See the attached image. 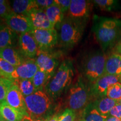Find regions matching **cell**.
Here are the masks:
<instances>
[{
  "label": "cell",
  "instance_id": "cell-1",
  "mask_svg": "<svg viewBox=\"0 0 121 121\" xmlns=\"http://www.w3.org/2000/svg\"><path fill=\"white\" fill-rule=\"evenodd\" d=\"M93 31L102 51L105 52L121 42V20L95 15Z\"/></svg>",
  "mask_w": 121,
  "mask_h": 121
},
{
  "label": "cell",
  "instance_id": "cell-2",
  "mask_svg": "<svg viewBox=\"0 0 121 121\" xmlns=\"http://www.w3.org/2000/svg\"><path fill=\"white\" fill-rule=\"evenodd\" d=\"M74 76L72 61L65 60L61 63L57 72L45 87V92L49 97L57 98L71 84Z\"/></svg>",
  "mask_w": 121,
  "mask_h": 121
},
{
  "label": "cell",
  "instance_id": "cell-3",
  "mask_svg": "<svg viewBox=\"0 0 121 121\" xmlns=\"http://www.w3.org/2000/svg\"><path fill=\"white\" fill-rule=\"evenodd\" d=\"M107 56L100 50L93 51L85 56L81 63V71L90 85L102 77L105 73Z\"/></svg>",
  "mask_w": 121,
  "mask_h": 121
},
{
  "label": "cell",
  "instance_id": "cell-4",
  "mask_svg": "<svg viewBox=\"0 0 121 121\" xmlns=\"http://www.w3.org/2000/svg\"><path fill=\"white\" fill-rule=\"evenodd\" d=\"M92 98L90 86L87 85L80 76L69 89L67 100L68 108L75 112L84 110L89 105Z\"/></svg>",
  "mask_w": 121,
  "mask_h": 121
},
{
  "label": "cell",
  "instance_id": "cell-5",
  "mask_svg": "<svg viewBox=\"0 0 121 121\" xmlns=\"http://www.w3.org/2000/svg\"><path fill=\"white\" fill-rule=\"evenodd\" d=\"M85 25V22L69 17L64 18L60 28V45L66 49H70L78 44L82 38Z\"/></svg>",
  "mask_w": 121,
  "mask_h": 121
},
{
  "label": "cell",
  "instance_id": "cell-6",
  "mask_svg": "<svg viewBox=\"0 0 121 121\" xmlns=\"http://www.w3.org/2000/svg\"><path fill=\"white\" fill-rule=\"evenodd\" d=\"M25 98L27 112L33 119H42L52 107L49 96L43 90H38Z\"/></svg>",
  "mask_w": 121,
  "mask_h": 121
},
{
  "label": "cell",
  "instance_id": "cell-7",
  "mask_svg": "<svg viewBox=\"0 0 121 121\" xmlns=\"http://www.w3.org/2000/svg\"><path fill=\"white\" fill-rule=\"evenodd\" d=\"M37 42L39 51H48L58 42V34L54 29H36L31 32Z\"/></svg>",
  "mask_w": 121,
  "mask_h": 121
},
{
  "label": "cell",
  "instance_id": "cell-8",
  "mask_svg": "<svg viewBox=\"0 0 121 121\" xmlns=\"http://www.w3.org/2000/svg\"><path fill=\"white\" fill-rule=\"evenodd\" d=\"M92 9L91 1L86 0H71L68 11V16L71 19L86 22L90 16Z\"/></svg>",
  "mask_w": 121,
  "mask_h": 121
},
{
  "label": "cell",
  "instance_id": "cell-9",
  "mask_svg": "<svg viewBox=\"0 0 121 121\" xmlns=\"http://www.w3.org/2000/svg\"><path fill=\"white\" fill-rule=\"evenodd\" d=\"M7 26L16 34L31 33L34 30L31 21L28 16L11 13L4 19Z\"/></svg>",
  "mask_w": 121,
  "mask_h": 121
},
{
  "label": "cell",
  "instance_id": "cell-10",
  "mask_svg": "<svg viewBox=\"0 0 121 121\" xmlns=\"http://www.w3.org/2000/svg\"><path fill=\"white\" fill-rule=\"evenodd\" d=\"M18 46L20 53L26 58H34L37 57L39 51L37 42L31 33L19 35Z\"/></svg>",
  "mask_w": 121,
  "mask_h": 121
},
{
  "label": "cell",
  "instance_id": "cell-11",
  "mask_svg": "<svg viewBox=\"0 0 121 121\" xmlns=\"http://www.w3.org/2000/svg\"><path fill=\"white\" fill-rule=\"evenodd\" d=\"M6 103L24 116H29L27 112L25 98L16 85L13 84L9 89L6 97Z\"/></svg>",
  "mask_w": 121,
  "mask_h": 121
},
{
  "label": "cell",
  "instance_id": "cell-12",
  "mask_svg": "<svg viewBox=\"0 0 121 121\" xmlns=\"http://www.w3.org/2000/svg\"><path fill=\"white\" fill-rule=\"evenodd\" d=\"M120 77L104 74L102 77L90 85V90L93 97L102 98L105 96L108 87L115 83L120 82Z\"/></svg>",
  "mask_w": 121,
  "mask_h": 121
},
{
  "label": "cell",
  "instance_id": "cell-13",
  "mask_svg": "<svg viewBox=\"0 0 121 121\" xmlns=\"http://www.w3.org/2000/svg\"><path fill=\"white\" fill-rule=\"evenodd\" d=\"M35 59L27 58L20 65L15 68L12 73L11 78L14 80L16 79L31 80L35 74L38 71Z\"/></svg>",
  "mask_w": 121,
  "mask_h": 121
},
{
  "label": "cell",
  "instance_id": "cell-14",
  "mask_svg": "<svg viewBox=\"0 0 121 121\" xmlns=\"http://www.w3.org/2000/svg\"><path fill=\"white\" fill-rule=\"evenodd\" d=\"M35 62L39 70L53 76L58 62L52 54L48 51H39Z\"/></svg>",
  "mask_w": 121,
  "mask_h": 121
},
{
  "label": "cell",
  "instance_id": "cell-15",
  "mask_svg": "<svg viewBox=\"0 0 121 121\" xmlns=\"http://www.w3.org/2000/svg\"><path fill=\"white\" fill-rule=\"evenodd\" d=\"M34 29H54V26L50 22L45 11L40 9L33 10L28 15Z\"/></svg>",
  "mask_w": 121,
  "mask_h": 121
},
{
  "label": "cell",
  "instance_id": "cell-16",
  "mask_svg": "<svg viewBox=\"0 0 121 121\" xmlns=\"http://www.w3.org/2000/svg\"><path fill=\"white\" fill-rule=\"evenodd\" d=\"M109 75L121 77V54L116 51L107 56L105 65V73Z\"/></svg>",
  "mask_w": 121,
  "mask_h": 121
},
{
  "label": "cell",
  "instance_id": "cell-17",
  "mask_svg": "<svg viewBox=\"0 0 121 121\" xmlns=\"http://www.w3.org/2000/svg\"><path fill=\"white\" fill-rule=\"evenodd\" d=\"M11 4L13 13L26 16L33 10L39 9L35 0H14L11 1Z\"/></svg>",
  "mask_w": 121,
  "mask_h": 121
},
{
  "label": "cell",
  "instance_id": "cell-18",
  "mask_svg": "<svg viewBox=\"0 0 121 121\" xmlns=\"http://www.w3.org/2000/svg\"><path fill=\"white\" fill-rule=\"evenodd\" d=\"M0 57L15 67L20 65L24 60L22 54L13 47L0 49Z\"/></svg>",
  "mask_w": 121,
  "mask_h": 121
},
{
  "label": "cell",
  "instance_id": "cell-19",
  "mask_svg": "<svg viewBox=\"0 0 121 121\" xmlns=\"http://www.w3.org/2000/svg\"><path fill=\"white\" fill-rule=\"evenodd\" d=\"M1 117L6 121H22L24 116L22 113L9 106L6 103L0 104Z\"/></svg>",
  "mask_w": 121,
  "mask_h": 121
},
{
  "label": "cell",
  "instance_id": "cell-20",
  "mask_svg": "<svg viewBox=\"0 0 121 121\" xmlns=\"http://www.w3.org/2000/svg\"><path fill=\"white\" fill-rule=\"evenodd\" d=\"M17 34L7 26L0 30V49L13 47L16 41Z\"/></svg>",
  "mask_w": 121,
  "mask_h": 121
},
{
  "label": "cell",
  "instance_id": "cell-21",
  "mask_svg": "<svg viewBox=\"0 0 121 121\" xmlns=\"http://www.w3.org/2000/svg\"><path fill=\"white\" fill-rule=\"evenodd\" d=\"M118 102V101L116 100L110 99L107 96H104L96 100L93 105L101 114L108 116L110 110L112 109Z\"/></svg>",
  "mask_w": 121,
  "mask_h": 121
},
{
  "label": "cell",
  "instance_id": "cell-22",
  "mask_svg": "<svg viewBox=\"0 0 121 121\" xmlns=\"http://www.w3.org/2000/svg\"><path fill=\"white\" fill-rule=\"evenodd\" d=\"M44 11L50 22L54 26L56 25H60L64 19V13L56 4L46 9Z\"/></svg>",
  "mask_w": 121,
  "mask_h": 121
},
{
  "label": "cell",
  "instance_id": "cell-23",
  "mask_svg": "<svg viewBox=\"0 0 121 121\" xmlns=\"http://www.w3.org/2000/svg\"><path fill=\"white\" fill-rule=\"evenodd\" d=\"M52 77L53 75L38 69L31 80L34 87L37 90H43Z\"/></svg>",
  "mask_w": 121,
  "mask_h": 121
},
{
  "label": "cell",
  "instance_id": "cell-24",
  "mask_svg": "<svg viewBox=\"0 0 121 121\" xmlns=\"http://www.w3.org/2000/svg\"><path fill=\"white\" fill-rule=\"evenodd\" d=\"M13 84L17 86L24 97L33 94L38 91L34 87L32 80L27 79H16L13 80Z\"/></svg>",
  "mask_w": 121,
  "mask_h": 121
},
{
  "label": "cell",
  "instance_id": "cell-25",
  "mask_svg": "<svg viewBox=\"0 0 121 121\" xmlns=\"http://www.w3.org/2000/svg\"><path fill=\"white\" fill-rule=\"evenodd\" d=\"M108 116L101 114L93 104H89L84 109V121H106Z\"/></svg>",
  "mask_w": 121,
  "mask_h": 121
},
{
  "label": "cell",
  "instance_id": "cell-26",
  "mask_svg": "<svg viewBox=\"0 0 121 121\" xmlns=\"http://www.w3.org/2000/svg\"><path fill=\"white\" fill-rule=\"evenodd\" d=\"M93 2L102 11L112 12L121 9L120 2L116 0H94Z\"/></svg>",
  "mask_w": 121,
  "mask_h": 121
},
{
  "label": "cell",
  "instance_id": "cell-27",
  "mask_svg": "<svg viewBox=\"0 0 121 121\" xmlns=\"http://www.w3.org/2000/svg\"><path fill=\"white\" fill-rule=\"evenodd\" d=\"M15 68L6 60L0 57V76L2 78L11 80V75L15 71Z\"/></svg>",
  "mask_w": 121,
  "mask_h": 121
},
{
  "label": "cell",
  "instance_id": "cell-28",
  "mask_svg": "<svg viewBox=\"0 0 121 121\" xmlns=\"http://www.w3.org/2000/svg\"><path fill=\"white\" fill-rule=\"evenodd\" d=\"M105 96L119 101L121 99V82H117L108 87Z\"/></svg>",
  "mask_w": 121,
  "mask_h": 121
},
{
  "label": "cell",
  "instance_id": "cell-29",
  "mask_svg": "<svg viewBox=\"0 0 121 121\" xmlns=\"http://www.w3.org/2000/svg\"><path fill=\"white\" fill-rule=\"evenodd\" d=\"M13 84V80L2 78L0 81V104L6 102V97L9 89Z\"/></svg>",
  "mask_w": 121,
  "mask_h": 121
},
{
  "label": "cell",
  "instance_id": "cell-30",
  "mask_svg": "<svg viewBox=\"0 0 121 121\" xmlns=\"http://www.w3.org/2000/svg\"><path fill=\"white\" fill-rule=\"evenodd\" d=\"M76 112L69 108H67L59 117V121H75Z\"/></svg>",
  "mask_w": 121,
  "mask_h": 121
},
{
  "label": "cell",
  "instance_id": "cell-31",
  "mask_svg": "<svg viewBox=\"0 0 121 121\" xmlns=\"http://www.w3.org/2000/svg\"><path fill=\"white\" fill-rule=\"evenodd\" d=\"M10 2H7L4 4H0V17L4 19L7 16L13 13Z\"/></svg>",
  "mask_w": 121,
  "mask_h": 121
},
{
  "label": "cell",
  "instance_id": "cell-32",
  "mask_svg": "<svg viewBox=\"0 0 121 121\" xmlns=\"http://www.w3.org/2000/svg\"><path fill=\"white\" fill-rule=\"evenodd\" d=\"M71 0H54V4L58 5L63 13L69 11Z\"/></svg>",
  "mask_w": 121,
  "mask_h": 121
},
{
  "label": "cell",
  "instance_id": "cell-33",
  "mask_svg": "<svg viewBox=\"0 0 121 121\" xmlns=\"http://www.w3.org/2000/svg\"><path fill=\"white\" fill-rule=\"evenodd\" d=\"M35 1L38 8L44 10L54 4L53 0H35Z\"/></svg>",
  "mask_w": 121,
  "mask_h": 121
},
{
  "label": "cell",
  "instance_id": "cell-34",
  "mask_svg": "<svg viewBox=\"0 0 121 121\" xmlns=\"http://www.w3.org/2000/svg\"><path fill=\"white\" fill-rule=\"evenodd\" d=\"M110 116L116 117L121 120V104L119 101L118 103L113 107L112 109L110 110L109 114Z\"/></svg>",
  "mask_w": 121,
  "mask_h": 121
},
{
  "label": "cell",
  "instance_id": "cell-35",
  "mask_svg": "<svg viewBox=\"0 0 121 121\" xmlns=\"http://www.w3.org/2000/svg\"><path fill=\"white\" fill-rule=\"evenodd\" d=\"M22 121H45L44 119H33L30 118L29 116H24L23 119Z\"/></svg>",
  "mask_w": 121,
  "mask_h": 121
},
{
  "label": "cell",
  "instance_id": "cell-36",
  "mask_svg": "<svg viewBox=\"0 0 121 121\" xmlns=\"http://www.w3.org/2000/svg\"><path fill=\"white\" fill-rule=\"evenodd\" d=\"M59 117H60V116H57V115L51 116L45 119V121H59Z\"/></svg>",
  "mask_w": 121,
  "mask_h": 121
},
{
  "label": "cell",
  "instance_id": "cell-37",
  "mask_svg": "<svg viewBox=\"0 0 121 121\" xmlns=\"http://www.w3.org/2000/svg\"><path fill=\"white\" fill-rule=\"evenodd\" d=\"M106 121H121V120L116 117H112V116H110V117L107 118Z\"/></svg>",
  "mask_w": 121,
  "mask_h": 121
},
{
  "label": "cell",
  "instance_id": "cell-38",
  "mask_svg": "<svg viewBox=\"0 0 121 121\" xmlns=\"http://www.w3.org/2000/svg\"><path fill=\"white\" fill-rule=\"evenodd\" d=\"M116 51L121 54V40L118 44L116 45Z\"/></svg>",
  "mask_w": 121,
  "mask_h": 121
},
{
  "label": "cell",
  "instance_id": "cell-39",
  "mask_svg": "<svg viewBox=\"0 0 121 121\" xmlns=\"http://www.w3.org/2000/svg\"><path fill=\"white\" fill-rule=\"evenodd\" d=\"M8 1H5V0H0V4H4L7 3Z\"/></svg>",
  "mask_w": 121,
  "mask_h": 121
},
{
  "label": "cell",
  "instance_id": "cell-40",
  "mask_svg": "<svg viewBox=\"0 0 121 121\" xmlns=\"http://www.w3.org/2000/svg\"><path fill=\"white\" fill-rule=\"evenodd\" d=\"M4 26H4V25H2V24H1V22H0V30L2 29L3 28H4Z\"/></svg>",
  "mask_w": 121,
  "mask_h": 121
},
{
  "label": "cell",
  "instance_id": "cell-41",
  "mask_svg": "<svg viewBox=\"0 0 121 121\" xmlns=\"http://www.w3.org/2000/svg\"><path fill=\"white\" fill-rule=\"evenodd\" d=\"M0 121H6L4 120V119H3L2 118H0Z\"/></svg>",
  "mask_w": 121,
  "mask_h": 121
},
{
  "label": "cell",
  "instance_id": "cell-42",
  "mask_svg": "<svg viewBox=\"0 0 121 121\" xmlns=\"http://www.w3.org/2000/svg\"><path fill=\"white\" fill-rule=\"evenodd\" d=\"M2 78H2V76H0V81H1V79H2Z\"/></svg>",
  "mask_w": 121,
  "mask_h": 121
},
{
  "label": "cell",
  "instance_id": "cell-43",
  "mask_svg": "<svg viewBox=\"0 0 121 121\" xmlns=\"http://www.w3.org/2000/svg\"><path fill=\"white\" fill-rule=\"evenodd\" d=\"M119 103L121 104V99L120 100H119Z\"/></svg>",
  "mask_w": 121,
  "mask_h": 121
},
{
  "label": "cell",
  "instance_id": "cell-44",
  "mask_svg": "<svg viewBox=\"0 0 121 121\" xmlns=\"http://www.w3.org/2000/svg\"><path fill=\"white\" fill-rule=\"evenodd\" d=\"M84 121L82 120V119H81V120H78V121Z\"/></svg>",
  "mask_w": 121,
  "mask_h": 121
},
{
  "label": "cell",
  "instance_id": "cell-45",
  "mask_svg": "<svg viewBox=\"0 0 121 121\" xmlns=\"http://www.w3.org/2000/svg\"><path fill=\"white\" fill-rule=\"evenodd\" d=\"M2 118V117H1V112H0V118Z\"/></svg>",
  "mask_w": 121,
  "mask_h": 121
},
{
  "label": "cell",
  "instance_id": "cell-46",
  "mask_svg": "<svg viewBox=\"0 0 121 121\" xmlns=\"http://www.w3.org/2000/svg\"><path fill=\"white\" fill-rule=\"evenodd\" d=\"M120 78H121V77H120Z\"/></svg>",
  "mask_w": 121,
  "mask_h": 121
}]
</instances>
